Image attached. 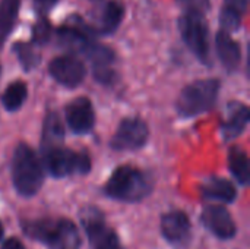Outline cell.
Masks as SVG:
<instances>
[{"instance_id": "obj_1", "label": "cell", "mask_w": 250, "mask_h": 249, "mask_svg": "<svg viewBox=\"0 0 250 249\" xmlns=\"http://www.w3.org/2000/svg\"><path fill=\"white\" fill-rule=\"evenodd\" d=\"M23 232L51 249H79L81 235L67 219H42L23 225Z\"/></svg>"}, {"instance_id": "obj_2", "label": "cell", "mask_w": 250, "mask_h": 249, "mask_svg": "<svg viewBox=\"0 0 250 249\" xmlns=\"http://www.w3.org/2000/svg\"><path fill=\"white\" fill-rule=\"evenodd\" d=\"M12 179L15 189L23 197L35 195L44 179L42 166L31 147L19 144L12 158Z\"/></svg>"}, {"instance_id": "obj_3", "label": "cell", "mask_w": 250, "mask_h": 249, "mask_svg": "<svg viewBox=\"0 0 250 249\" xmlns=\"http://www.w3.org/2000/svg\"><path fill=\"white\" fill-rule=\"evenodd\" d=\"M152 189V183L148 176L136 167L120 166L110 176L105 183V194L110 198L136 203L144 200Z\"/></svg>"}, {"instance_id": "obj_4", "label": "cell", "mask_w": 250, "mask_h": 249, "mask_svg": "<svg viewBox=\"0 0 250 249\" xmlns=\"http://www.w3.org/2000/svg\"><path fill=\"white\" fill-rule=\"evenodd\" d=\"M220 82L202 79L186 85L177 98V112L183 117H193L208 112L217 101Z\"/></svg>"}, {"instance_id": "obj_5", "label": "cell", "mask_w": 250, "mask_h": 249, "mask_svg": "<svg viewBox=\"0 0 250 249\" xmlns=\"http://www.w3.org/2000/svg\"><path fill=\"white\" fill-rule=\"evenodd\" d=\"M44 163L54 178L85 175L91 169V160L83 153H76L60 145L44 150Z\"/></svg>"}, {"instance_id": "obj_6", "label": "cell", "mask_w": 250, "mask_h": 249, "mask_svg": "<svg viewBox=\"0 0 250 249\" xmlns=\"http://www.w3.org/2000/svg\"><path fill=\"white\" fill-rule=\"evenodd\" d=\"M179 29L185 43L196 57L204 63H209V32L204 13L186 12L179 19Z\"/></svg>"}, {"instance_id": "obj_7", "label": "cell", "mask_w": 250, "mask_h": 249, "mask_svg": "<svg viewBox=\"0 0 250 249\" xmlns=\"http://www.w3.org/2000/svg\"><path fill=\"white\" fill-rule=\"evenodd\" d=\"M148 135V126L144 120L136 117H127L119 123L117 131L114 132L110 141V145L117 151L138 150L146 144Z\"/></svg>"}, {"instance_id": "obj_8", "label": "cell", "mask_w": 250, "mask_h": 249, "mask_svg": "<svg viewBox=\"0 0 250 249\" xmlns=\"http://www.w3.org/2000/svg\"><path fill=\"white\" fill-rule=\"evenodd\" d=\"M82 225L92 249H120L117 235L105 226L100 211L86 210L82 216Z\"/></svg>"}, {"instance_id": "obj_9", "label": "cell", "mask_w": 250, "mask_h": 249, "mask_svg": "<svg viewBox=\"0 0 250 249\" xmlns=\"http://www.w3.org/2000/svg\"><path fill=\"white\" fill-rule=\"evenodd\" d=\"M50 75L62 85L73 88L82 84L86 75L85 65L73 56L56 57L48 66Z\"/></svg>"}, {"instance_id": "obj_10", "label": "cell", "mask_w": 250, "mask_h": 249, "mask_svg": "<svg viewBox=\"0 0 250 249\" xmlns=\"http://www.w3.org/2000/svg\"><path fill=\"white\" fill-rule=\"evenodd\" d=\"M66 120L75 134H88L95 125V113L86 97L73 100L66 107Z\"/></svg>"}, {"instance_id": "obj_11", "label": "cell", "mask_w": 250, "mask_h": 249, "mask_svg": "<svg viewBox=\"0 0 250 249\" xmlns=\"http://www.w3.org/2000/svg\"><path fill=\"white\" fill-rule=\"evenodd\" d=\"M202 223L220 239H231L236 235V223L227 208L209 205L202 213Z\"/></svg>"}, {"instance_id": "obj_12", "label": "cell", "mask_w": 250, "mask_h": 249, "mask_svg": "<svg viewBox=\"0 0 250 249\" xmlns=\"http://www.w3.org/2000/svg\"><path fill=\"white\" fill-rule=\"evenodd\" d=\"M161 230L164 238L173 245H186L190 239L192 227L188 216L182 211L167 213L161 220Z\"/></svg>"}, {"instance_id": "obj_13", "label": "cell", "mask_w": 250, "mask_h": 249, "mask_svg": "<svg viewBox=\"0 0 250 249\" xmlns=\"http://www.w3.org/2000/svg\"><path fill=\"white\" fill-rule=\"evenodd\" d=\"M57 37L63 47L79 53H85V50L94 41L91 28L85 26L82 22H75V19L73 23H66L60 26L57 29Z\"/></svg>"}, {"instance_id": "obj_14", "label": "cell", "mask_w": 250, "mask_h": 249, "mask_svg": "<svg viewBox=\"0 0 250 249\" xmlns=\"http://www.w3.org/2000/svg\"><path fill=\"white\" fill-rule=\"evenodd\" d=\"M250 119L249 109L242 103H231L226 109L221 122V134L224 139L230 141L237 138L246 129Z\"/></svg>"}, {"instance_id": "obj_15", "label": "cell", "mask_w": 250, "mask_h": 249, "mask_svg": "<svg viewBox=\"0 0 250 249\" xmlns=\"http://www.w3.org/2000/svg\"><path fill=\"white\" fill-rule=\"evenodd\" d=\"M215 45H217V54L221 63L224 65V68L229 70H236L240 63V56H242L240 45L237 44V41H234L229 35V32L221 31L217 35Z\"/></svg>"}, {"instance_id": "obj_16", "label": "cell", "mask_w": 250, "mask_h": 249, "mask_svg": "<svg viewBox=\"0 0 250 249\" xmlns=\"http://www.w3.org/2000/svg\"><path fill=\"white\" fill-rule=\"evenodd\" d=\"M202 195L209 200H218L223 203H233L237 197V191L231 182L221 178H211L202 185Z\"/></svg>"}, {"instance_id": "obj_17", "label": "cell", "mask_w": 250, "mask_h": 249, "mask_svg": "<svg viewBox=\"0 0 250 249\" xmlns=\"http://www.w3.org/2000/svg\"><path fill=\"white\" fill-rule=\"evenodd\" d=\"M249 0H224L221 10V26L226 32L237 31L248 10Z\"/></svg>"}, {"instance_id": "obj_18", "label": "cell", "mask_w": 250, "mask_h": 249, "mask_svg": "<svg viewBox=\"0 0 250 249\" xmlns=\"http://www.w3.org/2000/svg\"><path fill=\"white\" fill-rule=\"evenodd\" d=\"M64 138V128L62 123L60 116L56 112H51L47 114L42 126V145L44 150L57 147Z\"/></svg>"}, {"instance_id": "obj_19", "label": "cell", "mask_w": 250, "mask_h": 249, "mask_svg": "<svg viewBox=\"0 0 250 249\" xmlns=\"http://www.w3.org/2000/svg\"><path fill=\"white\" fill-rule=\"evenodd\" d=\"M21 0H1L0 1V47L4 44L9 34L13 31L18 19Z\"/></svg>"}, {"instance_id": "obj_20", "label": "cell", "mask_w": 250, "mask_h": 249, "mask_svg": "<svg viewBox=\"0 0 250 249\" xmlns=\"http://www.w3.org/2000/svg\"><path fill=\"white\" fill-rule=\"evenodd\" d=\"M122 19H123V6L114 0L107 1L100 15L98 31L103 34H111L119 28Z\"/></svg>"}, {"instance_id": "obj_21", "label": "cell", "mask_w": 250, "mask_h": 249, "mask_svg": "<svg viewBox=\"0 0 250 249\" xmlns=\"http://www.w3.org/2000/svg\"><path fill=\"white\" fill-rule=\"evenodd\" d=\"M229 166L234 178L242 183L248 185L250 179V167H249V157L246 151H243L239 147H234L230 150L229 154Z\"/></svg>"}, {"instance_id": "obj_22", "label": "cell", "mask_w": 250, "mask_h": 249, "mask_svg": "<svg viewBox=\"0 0 250 249\" xmlns=\"http://www.w3.org/2000/svg\"><path fill=\"white\" fill-rule=\"evenodd\" d=\"M26 97H28V88H26V85L22 81H15L3 92L1 103H3V106H4L6 110L16 112L25 103Z\"/></svg>"}, {"instance_id": "obj_23", "label": "cell", "mask_w": 250, "mask_h": 249, "mask_svg": "<svg viewBox=\"0 0 250 249\" xmlns=\"http://www.w3.org/2000/svg\"><path fill=\"white\" fill-rule=\"evenodd\" d=\"M13 50L19 59V62L22 63V66L26 69V70H31L34 69L38 62H40V54L35 51V48L31 45V44H26V43H16L13 45Z\"/></svg>"}, {"instance_id": "obj_24", "label": "cell", "mask_w": 250, "mask_h": 249, "mask_svg": "<svg viewBox=\"0 0 250 249\" xmlns=\"http://www.w3.org/2000/svg\"><path fill=\"white\" fill-rule=\"evenodd\" d=\"M50 35H51V26H50L48 21H45V19L38 21L37 25L34 26V40L41 44V43L48 41Z\"/></svg>"}, {"instance_id": "obj_25", "label": "cell", "mask_w": 250, "mask_h": 249, "mask_svg": "<svg viewBox=\"0 0 250 249\" xmlns=\"http://www.w3.org/2000/svg\"><path fill=\"white\" fill-rule=\"evenodd\" d=\"M177 1L186 9V12L204 13L209 6V0H177Z\"/></svg>"}, {"instance_id": "obj_26", "label": "cell", "mask_w": 250, "mask_h": 249, "mask_svg": "<svg viewBox=\"0 0 250 249\" xmlns=\"http://www.w3.org/2000/svg\"><path fill=\"white\" fill-rule=\"evenodd\" d=\"M56 1H57V0H34V3H35L37 9H38L41 13L48 12V10L56 4Z\"/></svg>"}, {"instance_id": "obj_27", "label": "cell", "mask_w": 250, "mask_h": 249, "mask_svg": "<svg viewBox=\"0 0 250 249\" xmlns=\"http://www.w3.org/2000/svg\"><path fill=\"white\" fill-rule=\"evenodd\" d=\"M1 249H25V248H23V245H22L18 239L10 238V239H7V241L3 244Z\"/></svg>"}, {"instance_id": "obj_28", "label": "cell", "mask_w": 250, "mask_h": 249, "mask_svg": "<svg viewBox=\"0 0 250 249\" xmlns=\"http://www.w3.org/2000/svg\"><path fill=\"white\" fill-rule=\"evenodd\" d=\"M3 238V226H1V223H0V239Z\"/></svg>"}]
</instances>
